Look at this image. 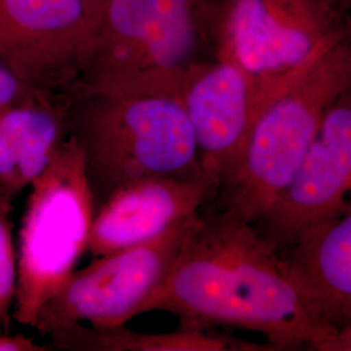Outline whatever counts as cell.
Masks as SVG:
<instances>
[{
	"mask_svg": "<svg viewBox=\"0 0 351 351\" xmlns=\"http://www.w3.org/2000/svg\"><path fill=\"white\" fill-rule=\"evenodd\" d=\"M262 335L272 350H323L336 328L317 313L291 264L247 221L207 204L141 315Z\"/></svg>",
	"mask_w": 351,
	"mask_h": 351,
	"instance_id": "cell-1",
	"label": "cell"
},
{
	"mask_svg": "<svg viewBox=\"0 0 351 351\" xmlns=\"http://www.w3.org/2000/svg\"><path fill=\"white\" fill-rule=\"evenodd\" d=\"M219 7L220 0H108L72 94L181 97L194 71L211 60L204 55H215Z\"/></svg>",
	"mask_w": 351,
	"mask_h": 351,
	"instance_id": "cell-2",
	"label": "cell"
},
{
	"mask_svg": "<svg viewBox=\"0 0 351 351\" xmlns=\"http://www.w3.org/2000/svg\"><path fill=\"white\" fill-rule=\"evenodd\" d=\"M68 134L80 145L97 206L147 177H203L181 97H66Z\"/></svg>",
	"mask_w": 351,
	"mask_h": 351,
	"instance_id": "cell-3",
	"label": "cell"
},
{
	"mask_svg": "<svg viewBox=\"0 0 351 351\" xmlns=\"http://www.w3.org/2000/svg\"><path fill=\"white\" fill-rule=\"evenodd\" d=\"M351 86V37L319 53L265 101L237 169L208 204L256 226L297 172L332 104Z\"/></svg>",
	"mask_w": 351,
	"mask_h": 351,
	"instance_id": "cell-4",
	"label": "cell"
},
{
	"mask_svg": "<svg viewBox=\"0 0 351 351\" xmlns=\"http://www.w3.org/2000/svg\"><path fill=\"white\" fill-rule=\"evenodd\" d=\"M29 189L19 233L12 317L36 329L45 304L72 276L88 251L97 208L84 154L72 136Z\"/></svg>",
	"mask_w": 351,
	"mask_h": 351,
	"instance_id": "cell-5",
	"label": "cell"
},
{
	"mask_svg": "<svg viewBox=\"0 0 351 351\" xmlns=\"http://www.w3.org/2000/svg\"><path fill=\"white\" fill-rule=\"evenodd\" d=\"M348 37L351 12L339 0H220L215 58L276 78Z\"/></svg>",
	"mask_w": 351,
	"mask_h": 351,
	"instance_id": "cell-6",
	"label": "cell"
},
{
	"mask_svg": "<svg viewBox=\"0 0 351 351\" xmlns=\"http://www.w3.org/2000/svg\"><path fill=\"white\" fill-rule=\"evenodd\" d=\"M199 213L156 239L94 258L75 271L45 304L36 329L49 337L84 323L94 328L124 326L139 316L169 272Z\"/></svg>",
	"mask_w": 351,
	"mask_h": 351,
	"instance_id": "cell-7",
	"label": "cell"
},
{
	"mask_svg": "<svg viewBox=\"0 0 351 351\" xmlns=\"http://www.w3.org/2000/svg\"><path fill=\"white\" fill-rule=\"evenodd\" d=\"M95 37L81 0H0V63L30 88L69 97L88 71Z\"/></svg>",
	"mask_w": 351,
	"mask_h": 351,
	"instance_id": "cell-8",
	"label": "cell"
},
{
	"mask_svg": "<svg viewBox=\"0 0 351 351\" xmlns=\"http://www.w3.org/2000/svg\"><path fill=\"white\" fill-rule=\"evenodd\" d=\"M302 68L276 78H258L228 59L213 58L189 78L181 99L193 128L202 175L216 193L237 169L265 101Z\"/></svg>",
	"mask_w": 351,
	"mask_h": 351,
	"instance_id": "cell-9",
	"label": "cell"
},
{
	"mask_svg": "<svg viewBox=\"0 0 351 351\" xmlns=\"http://www.w3.org/2000/svg\"><path fill=\"white\" fill-rule=\"evenodd\" d=\"M351 198V94L328 110L319 133L288 186L256 224L282 254L339 213Z\"/></svg>",
	"mask_w": 351,
	"mask_h": 351,
	"instance_id": "cell-10",
	"label": "cell"
},
{
	"mask_svg": "<svg viewBox=\"0 0 351 351\" xmlns=\"http://www.w3.org/2000/svg\"><path fill=\"white\" fill-rule=\"evenodd\" d=\"M216 189L204 177H147L114 190L93 220V258L147 242L195 217Z\"/></svg>",
	"mask_w": 351,
	"mask_h": 351,
	"instance_id": "cell-11",
	"label": "cell"
},
{
	"mask_svg": "<svg viewBox=\"0 0 351 351\" xmlns=\"http://www.w3.org/2000/svg\"><path fill=\"white\" fill-rule=\"evenodd\" d=\"M66 97L38 95L0 110V191L14 199L68 138Z\"/></svg>",
	"mask_w": 351,
	"mask_h": 351,
	"instance_id": "cell-12",
	"label": "cell"
},
{
	"mask_svg": "<svg viewBox=\"0 0 351 351\" xmlns=\"http://www.w3.org/2000/svg\"><path fill=\"white\" fill-rule=\"evenodd\" d=\"M285 256L326 324L336 329L351 324V198Z\"/></svg>",
	"mask_w": 351,
	"mask_h": 351,
	"instance_id": "cell-13",
	"label": "cell"
},
{
	"mask_svg": "<svg viewBox=\"0 0 351 351\" xmlns=\"http://www.w3.org/2000/svg\"><path fill=\"white\" fill-rule=\"evenodd\" d=\"M59 350L86 351H256L262 345L232 339L210 328L182 326L167 333H139L125 326H69L49 336Z\"/></svg>",
	"mask_w": 351,
	"mask_h": 351,
	"instance_id": "cell-14",
	"label": "cell"
},
{
	"mask_svg": "<svg viewBox=\"0 0 351 351\" xmlns=\"http://www.w3.org/2000/svg\"><path fill=\"white\" fill-rule=\"evenodd\" d=\"M12 201L0 191V332H7L17 290L19 264L12 236Z\"/></svg>",
	"mask_w": 351,
	"mask_h": 351,
	"instance_id": "cell-15",
	"label": "cell"
},
{
	"mask_svg": "<svg viewBox=\"0 0 351 351\" xmlns=\"http://www.w3.org/2000/svg\"><path fill=\"white\" fill-rule=\"evenodd\" d=\"M43 94H47V93L30 88L14 75L12 71H10L4 64L0 63V110L12 104L29 101L34 97L43 95Z\"/></svg>",
	"mask_w": 351,
	"mask_h": 351,
	"instance_id": "cell-16",
	"label": "cell"
},
{
	"mask_svg": "<svg viewBox=\"0 0 351 351\" xmlns=\"http://www.w3.org/2000/svg\"><path fill=\"white\" fill-rule=\"evenodd\" d=\"M47 345H40L24 335L11 336L7 332H0V351H46Z\"/></svg>",
	"mask_w": 351,
	"mask_h": 351,
	"instance_id": "cell-17",
	"label": "cell"
},
{
	"mask_svg": "<svg viewBox=\"0 0 351 351\" xmlns=\"http://www.w3.org/2000/svg\"><path fill=\"white\" fill-rule=\"evenodd\" d=\"M322 351H351V324L337 328Z\"/></svg>",
	"mask_w": 351,
	"mask_h": 351,
	"instance_id": "cell-18",
	"label": "cell"
},
{
	"mask_svg": "<svg viewBox=\"0 0 351 351\" xmlns=\"http://www.w3.org/2000/svg\"><path fill=\"white\" fill-rule=\"evenodd\" d=\"M81 1L88 12L91 23L95 27H98L99 20H101V14H103V11H104L108 0H81Z\"/></svg>",
	"mask_w": 351,
	"mask_h": 351,
	"instance_id": "cell-19",
	"label": "cell"
},
{
	"mask_svg": "<svg viewBox=\"0 0 351 351\" xmlns=\"http://www.w3.org/2000/svg\"><path fill=\"white\" fill-rule=\"evenodd\" d=\"M339 3H342L351 12V0H339Z\"/></svg>",
	"mask_w": 351,
	"mask_h": 351,
	"instance_id": "cell-20",
	"label": "cell"
},
{
	"mask_svg": "<svg viewBox=\"0 0 351 351\" xmlns=\"http://www.w3.org/2000/svg\"><path fill=\"white\" fill-rule=\"evenodd\" d=\"M349 91H350V94H351V86H350V88H349Z\"/></svg>",
	"mask_w": 351,
	"mask_h": 351,
	"instance_id": "cell-21",
	"label": "cell"
}]
</instances>
